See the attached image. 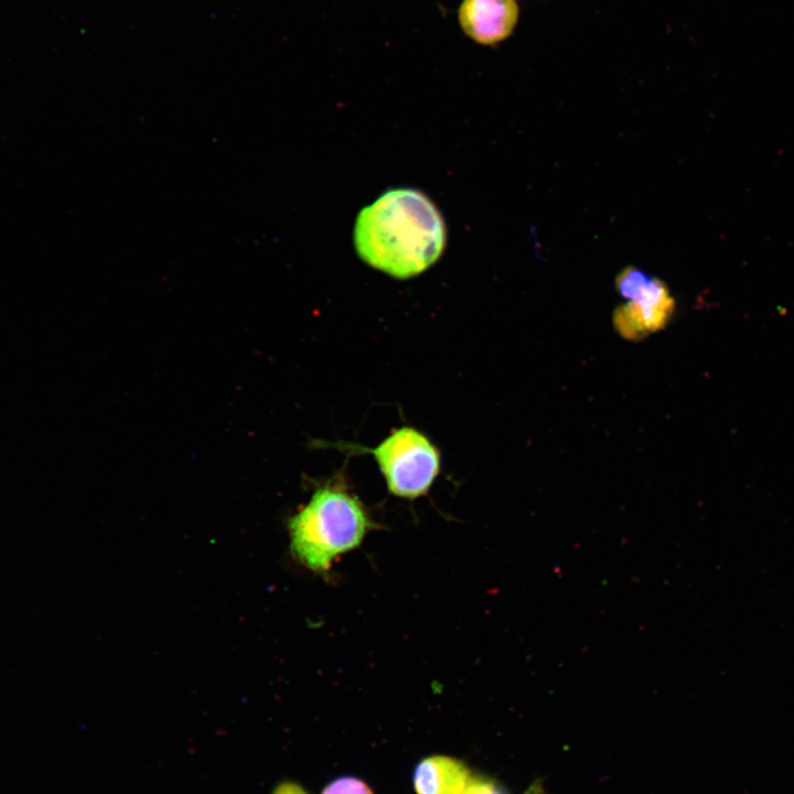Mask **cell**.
Returning <instances> with one entry per match:
<instances>
[{
  "mask_svg": "<svg viewBox=\"0 0 794 794\" xmlns=\"http://www.w3.org/2000/svg\"><path fill=\"white\" fill-rule=\"evenodd\" d=\"M517 21L518 7L514 0H463L459 8L461 29L482 45L507 39Z\"/></svg>",
  "mask_w": 794,
  "mask_h": 794,
  "instance_id": "5b68a950",
  "label": "cell"
},
{
  "mask_svg": "<svg viewBox=\"0 0 794 794\" xmlns=\"http://www.w3.org/2000/svg\"><path fill=\"white\" fill-rule=\"evenodd\" d=\"M463 794H503V792L492 782L471 779Z\"/></svg>",
  "mask_w": 794,
  "mask_h": 794,
  "instance_id": "ba28073f",
  "label": "cell"
},
{
  "mask_svg": "<svg viewBox=\"0 0 794 794\" xmlns=\"http://www.w3.org/2000/svg\"><path fill=\"white\" fill-rule=\"evenodd\" d=\"M446 226L436 205L414 189L385 192L363 208L354 245L369 266L399 279L427 270L441 256Z\"/></svg>",
  "mask_w": 794,
  "mask_h": 794,
  "instance_id": "6da1fadb",
  "label": "cell"
},
{
  "mask_svg": "<svg viewBox=\"0 0 794 794\" xmlns=\"http://www.w3.org/2000/svg\"><path fill=\"white\" fill-rule=\"evenodd\" d=\"M322 794H373V792L358 779L340 777L328 784Z\"/></svg>",
  "mask_w": 794,
  "mask_h": 794,
  "instance_id": "52a82bcc",
  "label": "cell"
},
{
  "mask_svg": "<svg viewBox=\"0 0 794 794\" xmlns=\"http://www.w3.org/2000/svg\"><path fill=\"white\" fill-rule=\"evenodd\" d=\"M371 527L355 495L336 485H324L290 519L291 548L309 569L325 573L336 557L361 545Z\"/></svg>",
  "mask_w": 794,
  "mask_h": 794,
  "instance_id": "7a4b0ae2",
  "label": "cell"
},
{
  "mask_svg": "<svg viewBox=\"0 0 794 794\" xmlns=\"http://www.w3.org/2000/svg\"><path fill=\"white\" fill-rule=\"evenodd\" d=\"M368 452L377 462L388 491L398 497L425 495L440 472L439 450L411 427L394 430Z\"/></svg>",
  "mask_w": 794,
  "mask_h": 794,
  "instance_id": "3957f363",
  "label": "cell"
},
{
  "mask_svg": "<svg viewBox=\"0 0 794 794\" xmlns=\"http://www.w3.org/2000/svg\"><path fill=\"white\" fill-rule=\"evenodd\" d=\"M675 300L667 285L651 277L626 302L616 308L613 324L620 335L639 341L668 324Z\"/></svg>",
  "mask_w": 794,
  "mask_h": 794,
  "instance_id": "277c9868",
  "label": "cell"
},
{
  "mask_svg": "<svg viewBox=\"0 0 794 794\" xmlns=\"http://www.w3.org/2000/svg\"><path fill=\"white\" fill-rule=\"evenodd\" d=\"M470 781L468 768L444 755L423 759L414 774L417 794H463Z\"/></svg>",
  "mask_w": 794,
  "mask_h": 794,
  "instance_id": "8992f818",
  "label": "cell"
},
{
  "mask_svg": "<svg viewBox=\"0 0 794 794\" xmlns=\"http://www.w3.org/2000/svg\"><path fill=\"white\" fill-rule=\"evenodd\" d=\"M273 794H308L302 787L294 783H283L279 785Z\"/></svg>",
  "mask_w": 794,
  "mask_h": 794,
  "instance_id": "9c48e42d",
  "label": "cell"
}]
</instances>
